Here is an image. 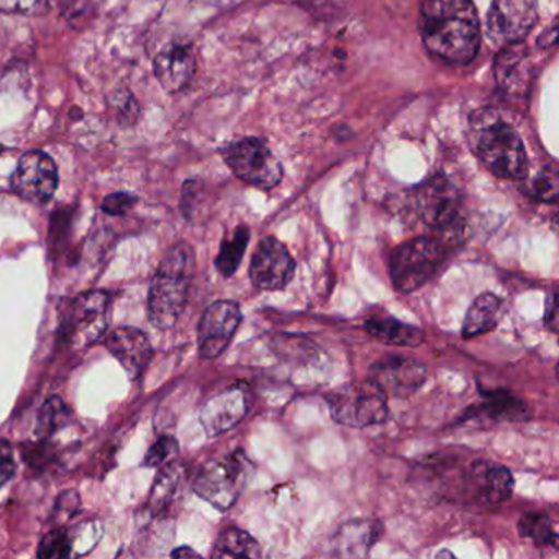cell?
<instances>
[{
	"instance_id": "1",
	"label": "cell",
	"mask_w": 559,
	"mask_h": 559,
	"mask_svg": "<svg viewBox=\"0 0 559 559\" xmlns=\"http://www.w3.org/2000/svg\"><path fill=\"white\" fill-rule=\"evenodd\" d=\"M421 40L428 53L448 64H467L480 47V24L473 0H424Z\"/></svg>"
},
{
	"instance_id": "2",
	"label": "cell",
	"mask_w": 559,
	"mask_h": 559,
	"mask_svg": "<svg viewBox=\"0 0 559 559\" xmlns=\"http://www.w3.org/2000/svg\"><path fill=\"white\" fill-rule=\"evenodd\" d=\"M194 274V251L188 243L173 247L163 258L150 286L148 317L156 329H171L186 304Z\"/></svg>"
},
{
	"instance_id": "3",
	"label": "cell",
	"mask_w": 559,
	"mask_h": 559,
	"mask_svg": "<svg viewBox=\"0 0 559 559\" xmlns=\"http://www.w3.org/2000/svg\"><path fill=\"white\" fill-rule=\"evenodd\" d=\"M471 145L497 178L520 181L528 175V156L519 133L492 114H479L471 129Z\"/></svg>"
},
{
	"instance_id": "4",
	"label": "cell",
	"mask_w": 559,
	"mask_h": 559,
	"mask_svg": "<svg viewBox=\"0 0 559 559\" xmlns=\"http://www.w3.org/2000/svg\"><path fill=\"white\" fill-rule=\"evenodd\" d=\"M447 258V248L435 238L421 237L395 248L389 260L395 289L405 294L420 289L440 273Z\"/></svg>"
},
{
	"instance_id": "5",
	"label": "cell",
	"mask_w": 559,
	"mask_h": 559,
	"mask_svg": "<svg viewBox=\"0 0 559 559\" xmlns=\"http://www.w3.org/2000/svg\"><path fill=\"white\" fill-rule=\"evenodd\" d=\"M253 464L241 451L209 461L194 480V490L199 497L218 510H228L235 506Z\"/></svg>"
},
{
	"instance_id": "6",
	"label": "cell",
	"mask_w": 559,
	"mask_h": 559,
	"mask_svg": "<svg viewBox=\"0 0 559 559\" xmlns=\"http://www.w3.org/2000/svg\"><path fill=\"white\" fill-rule=\"evenodd\" d=\"M418 215L428 227L456 235L463 230V199L453 182L435 176L415 192Z\"/></svg>"
},
{
	"instance_id": "7",
	"label": "cell",
	"mask_w": 559,
	"mask_h": 559,
	"mask_svg": "<svg viewBox=\"0 0 559 559\" xmlns=\"http://www.w3.org/2000/svg\"><path fill=\"white\" fill-rule=\"evenodd\" d=\"M330 414L336 424L366 428L389 418L388 397L372 382L348 385L329 397Z\"/></svg>"
},
{
	"instance_id": "8",
	"label": "cell",
	"mask_w": 559,
	"mask_h": 559,
	"mask_svg": "<svg viewBox=\"0 0 559 559\" xmlns=\"http://www.w3.org/2000/svg\"><path fill=\"white\" fill-rule=\"evenodd\" d=\"M228 168L237 178L260 189H273L283 179V166L260 139H241L224 152Z\"/></svg>"
},
{
	"instance_id": "9",
	"label": "cell",
	"mask_w": 559,
	"mask_h": 559,
	"mask_svg": "<svg viewBox=\"0 0 559 559\" xmlns=\"http://www.w3.org/2000/svg\"><path fill=\"white\" fill-rule=\"evenodd\" d=\"M110 323V297L103 290L81 294L68 307L64 333L73 346L93 345L103 338Z\"/></svg>"
},
{
	"instance_id": "10",
	"label": "cell",
	"mask_w": 559,
	"mask_h": 559,
	"mask_svg": "<svg viewBox=\"0 0 559 559\" xmlns=\"http://www.w3.org/2000/svg\"><path fill=\"white\" fill-rule=\"evenodd\" d=\"M536 0H492L487 14V37L500 47L519 44L536 24Z\"/></svg>"
},
{
	"instance_id": "11",
	"label": "cell",
	"mask_w": 559,
	"mask_h": 559,
	"mask_svg": "<svg viewBox=\"0 0 559 559\" xmlns=\"http://www.w3.org/2000/svg\"><path fill=\"white\" fill-rule=\"evenodd\" d=\"M19 198L32 204H47L58 189V166L44 152H28L22 156L11 179Z\"/></svg>"
},
{
	"instance_id": "12",
	"label": "cell",
	"mask_w": 559,
	"mask_h": 559,
	"mask_svg": "<svg viewBox=\"0 0 559 559\" xmlns=\"http://www.w3.org/2000/svg\"><path fill=\"white\" fill-rule=\"evenodd\" d=\"M368 381L385 397H411L427 381V368L407 356H385L371 366Z\"/></svg>"
},
{
	"instance_id": "13",
	"label": "cell",
	"mask_w": 559,
	"mask_h": 559,
	"mask_svg": "<svg viewBox=\"0 0 559 559\" xmlns=\"http://www.w3.org/2000/svg\"><path fill=\"white\" fill-rule=\"evenodd\" d=\"M294 273L296 261L286 245L274 237L263 238L251 258V283L261 290H281L293 281Z\"/></svg>"
},
{
	"instance_id": "14",
	"label": "cell",
	"mask_w": 559,
	"mask_h": 559,
	"mask_svg": "<svg viewBox=\"0 0 559 559\" xmlns=\"http://www.w3.org/2000/svg\"><path fill=\"white\" fill-rule=\"evenodd\" d=\"M241 309L235 300H218L212 304L199 323V352L202 358L214 359L230 345L240 326Z\"/></svg>"
},
{
	"instance_id": "15",
	"label": "cell",
	"mask_w": 559,
	"mask_h": 559,
	"mask_svg": "<svg viewBox=\"0 0 559 559\" xmlns=\"http://www.w3.org/2000/svg\"><path fill=\"white\" fill-rule=\"evenodd\" d=\"M250 411V394L245 385H235L212 397L202 408L201 421L207 435L225 433L240 424Z\"/></svg>"
},
{
	"instance_id": "16",
	"label": "cell",
	"mask_w": 559,
	"mask_h": 559,
	"mask_svg": "<svg viewBox=\"0 0 559 559\" xmlns=\"http://www.w3.org/2000/svg\"><path fill=\"white\" fill-rule=\"evenodd\" d=\"M198 68L194 50L189 45H169L155 58L156 80L169 94H178L189 86Z\"/></svg>"
},
{
	"instance_id": "17",
	"label": "cell",
	"mask_w": 559,
	"mask_h": 559,
	"mask_svg": "<svg viewBox=\"0 0 559 559\" xmlns=\"http://www.w3.org/2000/svg\"><path fill=\"white\" fill-rule=\"evenodd\" d=\"M106 345L132 379L139 378L152 361L153 346L148 336L133 326H122L110 333Z\"/></svg>"
},
{
	"instance_id": "18",
	"label": "cell",
	"mask_w": 559,
	"mask_h": 559,
	"mask_svg": "<svg viewBox=\"0 0 559 559\" xmlns=\"http://www.w3.org/2000/svg\"><path fill=\"white\" fill-rule=\"evenodd\" d=\"M469 484L476 499L493 506L506 502L513 492L512 473L506 466L487 461H476L471 466Z\"/></svg>"
},
{
	"instance_id": "19",
	"label": "cell",
	"mask_w": 559,
	"mask_h": 559,
	"mask_svg": "<svg viewBox=\"0 0 559 559\" xmlns=\"http://www.w3.org/2000/svg\"><path fill=\"white\" fill-rule=\"evenodd\" d=\"M497 83L506 93L520 94L530 86L532 67L525 45L512 44L503 47L493 63Z\"/></svg>"
},
{
	"instance_id": "20",
	"label": "cell",
	"mask_w": 559,
	"mask_h": 559,
	"mask_svg": "<svg viewBox=\"0 0 559 559\" xmlns=\"http://www.w3.org/2000/svg\"><path fill=\"white\" fill-rule=\"evenodd\" d=\"M381 525L374 520H353L340 526L333 536V555L340 558H365L378 542Z\"/></svg>"
},
{
	"instance_id": "21",
	"label": "cell",
	"mask_w": 559,
	"mask_h": 559,
	"mask_svg": "<svg viewBox=\"0 0 559 559\" xmlns=\"http://www.w3.org/2000/svg\"><path fill=\"white\" fill-rule=\"evenodd\" d=\"M365 329L372 338L384 345L415 348L425 340L424 332L418 326L408 325L394 317H372L366 320Z\"/></svg>"
},
{
	"instance_id": "22",
	"label": "cell",
	"mask_w": 559,
	"mask_h": 559,
	"mask_svg": "<svg viewBox=\"0 0 559 559\" xmlns=\"http://www.w3.org/2000/svg\"><path fill=\"white\" fill-rule=\"evenodd\" d=\"M500 310H502V302L496 294L486 293L476 297L464 319V338H474V336L492 332L499 322Z\"/></svg>"
},
{
	"instance_id": "23",
	"label": "cell",
	"mask_w": 559,
	"mask_h": 559,
	"mask_svg": "<svg viewBox=\"0 0 559 559\" xmlns=\"http://www.w3.org/2000/svg\"><path fill=\"white\" fill-rule=\"evenodd\" d=\"M214 558H260L261 549L250 533L238 528H227L215 542Z\"/></svg>"
},
{
	"instance_id": "24",
	"label": "cell",
	"mask_w": 559,
	"mask_h": 559,
	"mask_svg": "<svg viewBox=\"0 0 559 559\" xmlns=\"http://www.w3.org/2000/svg\"><path fill=\"white\" fill-rule=\"evenodd\" d=\"M480 414L484 417L492 418L497 421H519L530 417L532 411L525 402L513 397L510 392L497 391L487 395L486 402L479 405Z\"/></svg>"
},
{
	"instance_id": "25",
	"label": "cell",
	"mask_w": 559,
	"mask_h": 559,
	"mask_svg": "<svg viewBox=\"0 0 559 559\" xmlns=\"http://www.w3.org/2000/svg\"><path fill=\"white\" fill-rule=\"evenodd\" d=\"M248 243H250V228L247 225L235 228L234 234L224 240L215 260V266L221 271L222 276L230 277L237 273Z\"/></svg>"
},
{
	"instance_id": "26",
	"label": "cell",
	"mask_w": 559,
	"mask_h": 559,
	"mask_svg": "<svg viewBox=\"0 0 559 559\" xmlns=\"http://www.w3.org/2000/svg\"><path fill=\"white\" fill-rule=\"evenodd\" d=\"M519 533L523 538L532 539L539 548H555L558 535L551 520L542 513H526L520 519Z\"/></svg>"
},
{
	"instance_id": "27",
	"label": "cell",
	"mask_w": 559,
	"mask_h": 559,
	"mask_svg": "<svg viewBox=\"0 0 559 559\" xmlns=\"http://www.w3.org/2000/svg\"><path fill=\"white\" fill-rule=\"evenodd\" d=\"M526 182L523 186V191L530 195V198L536 199V201L548 202V204H555L558 201V173L556 169L546 168L539 169L535 176L528 178L525 176Z\"/></svg>"
},
{
	"instance_id": "28",
	"label": "cell",
	"mask_w": 559,
	"mask_h": 559,
	"mask_svg": "<svg viewBox=\"0 0 559 559\" xmlns=\"http://www.w3.org/2000/svg\"><path fill=\"white\" fill-rule=\"evenodd\" d=\"M70 411L60 397H51L45 402L37 420V435L41 438L57 433L68 421Z\"/></svg>"
},
{
	"instance_id": "29",
	"label": "cell",
	"mask_w": 559,
	"mask_h": 559,
	"mask_svg": "<svg viewBox=\"0 0 559 559\" xmlns=\"http://www.w3.org/2000/svg\"><path fill=\"white\" fill-rule=\"evenodd\" d=\"M181 477L182 469L179 464H168V466L163 467L162 473L156 477L155 486H153L148 507H152L153 510L163 509L171 500Z\"/></svg>"
},
{
	"instance_id": "30",
	"label": "cell",
	"mask_w": 559,
	"mask_h": 559,
	"mask_svg": "<svg viewBox=\"0 0 559 559\" xmlns=\"http://www.w3.org/2000/svg\"><path fill=\"white\" fill-rule=\"evenodd\" d=\"M74 530H55L45 536L40 543L38 556L40 558H70L74 552Z\"/></svg>"
},
{
	"instance_id": "31",
	"label": "cell",
	"mask_w": 559,
	"mask_h": 559,
	"mask_svg": "<svg viewBox=\"0 0 559 559\" xmlns=\"http://www.w3.org/2000/svg\"><path fill=\"white\" fill-rule=\"evenodd\" d=\"M178 441L173 437H162L152 448L145 457V464L150 467H158L178 454Z\"/></svg>"
},
{
	"instance_id": "32",
	"label": "cell",
	"mask_w": 559,
	"mask_h": 559,
	"mask_svg": "<svg viewBox=\"0 0 559 559\" xmlns=\"http://www.w3.org/2000/svg\"><path fill=\"white\" fill-rule=\"evenodd\" d=\"M136 198L127 192H117L104 199L103 211L109 215H126L135 205Z\"/></svg>"
},
{
	"instance_id": "33",
	"label": "cell",
	"mask_w": 559,
	"mask_h": 559,
	"mask_svg": "<svg viewBox=\"0 0 559 559\" xmlns=\"http://www.w3.org/2000/svg\"><path fill=\"white\" fill-rule=\"evenodd\" d=\"M14 453L8 441L0 440V487L4 486L15 473Z\"/></svg>"
},
{
	"instance_id": "34",
	"label": "cell",
	"mask_w": 559,
	"mask_h": 559,
	"mask_svg": "<svg viewBox=\"0 0 559 559\" xmlns=\"http://www.w3.org/2000/svg\"><path fill=\"white\" fill-rule=\"evenodd\" d=\"M545 325H548L552 333H558V296L556 294H551L546 304Z\"/></svg>"
},
{
	"instance_id": "35",
	"label": "cell",
	"mask_w": 559,
	"mask_h": 559,
	"mask_svg": "<svg viewBox=\"0 0 559 559\" xmlns=\"http://www.w3.org/2000/svg\"><path fill=\"white\" fill-rule=\"evenodd\" d=\"M173 556L175 558H186V556H192V558H198V552L194 549L188 548V546H182V548L176 549L173 551Z\"/></svg>"
},
{
	"instance_id": "36",
	"label": "cell",
	"mask_w": 559,
	"mask_h": 559,
	"mask_svg": "<svg viewBox=\"0 0 559 559\" xmlns=\"http://www.w3.org/2000/svg\"><path fill=\"white\" fill-rule=\"evenodd\" d=\"M438 558H440V556H450V558H453V555H451V552H448V551H443V552H438Z\"/></svg>"
}]
</instances>
